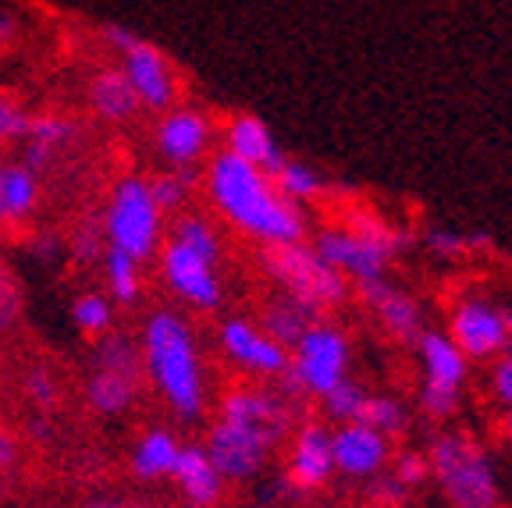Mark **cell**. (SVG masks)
Returning a JSON list of instances; mask_svg holds the SVG:
<instances>
[{
	"label": "cell",
	"instance_id": "7c38bea8",
	"mask_svg": "<svg viewBox=\"0 0 512 508\" xmlns=\"http://www.w3.org/2000/svg\"><path fill=\"white\" fill-rule=\"evenodd\" d=\"M121 61H125L121 72H125V79L136 89L139 104L150 107V111H171V107H175L178 75L168 57H164V50L153 47V43H146L143 36H139V40L121 54Z\"/></svg>",
	"mask_w": 512,
	"mask_h": 508
},
{
	"label": "cell",
	"instance_id": "cb8c5ba5",
	"mask_svg": "<svg viewBox=\"0 0 512 508\" xmlns=\"http://www.w3.org/2000/svg\"><path fill=\"white\" fill-rule=\"evenodd\" d=\"M313 313L306 310V306H299L296 299H288V295H278V299L267 302V310H264V334L267 338H274V342L281 345V349H296V342L303 338L306 331H310L313 324Z\"/></svg>",
	"mask_w": 512,
	"mask_h": 508
},
{
	"label": "cell",
	"instance_id": "f5cc1de1",
	"mask_svg": "<svg viewBox=\"0 0 512 508\" xmlns=\"http://www.w3.org/2000/svg\"><path fill=\"white\" fill-rule=\"evenodd\" d=\"M495 508H509V505H502V501H498V505H495Z\"/></svg>",
	"mask_w": 512,
	"mask_h": 508
},
{
	"label": "cell",
	"instance_id": "ac0fdd59",
	"mask_svg": "<svg viewBox=\"0 0 512 508\" xmlns=\"http://www.w3.org/2000/svg\"><path fill=\"white\" fill-rule=\"evenodd\" d=\"M356 288H360V299L377 313L381 327L392 334L395 342H420L424 317H420V302H416L413 295L392 288L384 278L363 281V285H356Z\"/></svg>",
	"mask_w": 512,
	"mask_h": 508
},
{
	"label": "cell",
	"instance_id": "7a4b0ae2",
	"mask_svg": "<svg viewBox=\"0 0 512 508\" xmlns=\"http://www.w3.org/2000/svg\"><path fill=\"white\" fill-rule=\"evenodd\" d=\"M143 370L168 398V405L185 420H200L207 409L200 352L189 324L178 313L160 310L143 327Z\"/></svg>",
	"mask_w": 512,
	"mask_h": 508
},
{
	"label": "cell",
	"instance_id": "f907efd6",
	"mask_svg": "<svg viewBox=\"0 0 512 508\" xmlns=\"http://www.w3.org/2000/svg\"><path fill=\"white\" fill-rule=\"evenodd\" d=\"M89 508H125V505H89Z\"/></svg>",
	"mask_w": 512,
	"mask_h": 508
},
{
	"label": "cell",
	"instance_id": "836d02e7",
	"mask_svg": "<svg viewBox=\"0 0 512 508\" xmlns=\"http://www.w3.org/2000/svg\"><path fill=\"white\" fill-rule=\"evenodd\" d=\"M171 239L189 246L192 253L207 256V260H221V239H217V231L210 221H203L200 214H185L178 217L175 231H171Z\"/></svg>",
	"mask_w": 512,
	"mask_h": 508
},
{
	"label": "cell",
	"instance_id": "d590c367",
	"mask_svg": "<svg viewBox=\"0 0 512 508\" xmlns=\"http://www.w3.org/2000/svg\"><path fill=\"white\" fill-rule=\"evenodd\" d=\"M320 402H324V413H328L331 420H338V423H360L363 405H367V391L352 381V377H345V381L338 384V388H331L328 395L320 398Z\"/></svg>",
	"mask_w": 512,
	"mask_h": 508
},
{
	"label": "cell",
	"instance_id": "30bf717a",
	"mask_svg": "<svg viewBox=\"0 0 512 508\" xmlns=\"http://www.w3.org/2000/svg\"><path fill=\"white\" fill-rule=\"evenodd\" d=\"M448 338L456 342V349L466 359H498L512 342L505 310L491 299H480V295H466L452 306Z\"/></svg>",
	"mask_w": 512,
	"mask_h": 508
},
{
	"label": "cell",
	"instance_id": "db71d44e",
	"mask_svg": "<svg viewBox=\"0 0 512 508\" xmlns=\"http://www.w3.org/2000/svg\"><path fill=\"white\" fill-rule=\"evenodd\" d=\"M260 508H278V505H260Z\"/></svg>",
	"mask_w": 512,
	"mask_h": 508
},
{
	"label": "cell",
	"instance_id": "7dc6e473",
	"mask_svg": "<svg viewBox=\"0 0 512 508\" xmlns=\"http://www.w3.org/2000/svg\"><path fill=\"white\" fill-rule=\"evenodd\" d=\"M502 434H505V441H509V448H512V413L505 416V423H502Z\"/></svg>",
	"mask_w": 512,
	"mask_h": 508
},
{
	"label": "cell",
	"instance_id": "4fadbf2b",
	"mask_svg": "<svg viewBox=\"0 0 512 508\" xmlns=\"http://www.w3.org/2000/svg\"><path fill=\"white\" fill-rule=\"evenodd\" d=\"M331 459L342 477L370 480L392 462V437H384L367 423H342L331 434Z\"/></svg>",
	"mask_w": 512,
	"mask_h": 508
},
{
	"label": "cell",
	"instance_id": "8fae6325",
	"mask_svg": "<svg viewBox=\"0 0 512 508\" xmlns=\"http://www.w3.org/2000/svg\"><path fill=\"white\" fill-rule=\"evenodd\" d=\"M160 270L164 281L178 299L192 302L196 310H217L221 306V278H217V260L192 253L189 246L168 239L160 249Z\"/></svg>",
	"mask_w": 512,
	"mask_h": 508
},
{
	"label": "cell",
	"instance_id": "816d5d0a",
	"mask_svg": "<svg viewBox=\"0 0 512 508\" xmlns=\"http://www.w3.org/2000/svg\"><path fill=\"white\" fill-rule=\"evenodd\" d=\"M185 508H207V505H185Z\"/></svg>",
	"mask_w": 512,
	"mask_h": 508
},
{
	"label": "cell",
	"instance_id": "52a82bcc",
	"mask_svg": "<svg viewBox=\"0 0 512 508\" xmlns=\"http://www.w3.org/2000/svg\"><path fill=\"white\" fill-rule=\"evenodd\" d=\"M107 246L132 256L136 263H146L160 253V231H164V214L157 210L150 196V185L143 178H125L114 185L111 203L104 214Z\"/></svg>",
	"mask_w": 512,
	"mask_h": 508
},
{
	"label": "cell",
	"instance_id": "8d00e7d4",
	"mask_svg": "<svg viewBox=\"0 0 512 508\" xmlns=\"http://www.w3.org/2000/svg\"><path fill=\"white\" fill-rule=\"evenodd\" d=\"M32 125V114L25 111V104L18 96H11L8 89H0V146H18L25 143Z\"/></svg>",
	"mask_w": 512,
	"mask_h": 508
},
{
	"label": "cell",
	"instance_id": "9c48e42d",
	"mask_svg": "<svg viewBox=\"0 0 512 508\" xmlns=\"http://www.w3.org/2000/svg\"><path fill=\"white\" fill-rule=\"evenodd\" d=\"M221 420L256 434L264 445L278 448L292 430V398L271 388L239 384L221 398Z\"/></svg>",
	"mask_w": 512,
	"mask_h": 508
},
{
	"label": "cell",
	"instance_id": "1f68e13d",
	"mask_svg": "<svg viewBox=\"0 0 512 508\" xmlns=\"http://www.w3.org/2000/svg\"><path fill=\"white\" fill-rule=\"evenodd\" d=\"M360 423L381 430L384 437H399V434H406V427H409V413H406V405L395 402V398L367 395V405H363Z\"/></svg>",
	"mask_w": 512,
	"mask_h": 508
},
{
	"label": "cell",
	"instance_id": "7bdbcfd3",
	"mask_svg": "<svg viewBox=\"0 0 512 508\" xmlns=\"http://www.w3.org/2000/svg\"><path fill=\"white\" fill-rule=\"evenodd\" d=\"M32 256H40V260H57V256H64V249H68V242L57 235V231H36L29 242Z\"/></svg>",
	"mask_w": 512,
	"mask_h": 508
},
{
	"label": "cell",
	"instance_id": "3957f363",
	"mask_svg": "<svg viewBox=\"0 0 512 508\" xmlns=\"http://www.w3.org/2000/svg\"><path fill=\"white\" fill-rule=\"evenodd\" d=\"M402 246H409V231L392 228L374 210H352L345 228H324L313 239V253L356 285L384 278V270Z\"/></svg>",
	"mask_w": 512,
	"mask_h": 508
},
{
	"label": "cell",
	"instance_id": "6da1fadb",
	"mask_svg": "<svg viewBox=\"0 0 512 508\" xmlns=\"http://www.w3.org/2000/svg\"><path fill=\"white\" fill-rule=\"evenodd\" d=\"M207 196L217 207V214L249 239L264 242V246H288V242H303L306 217L296 203H288L278 192L271 175L246 160L232 157L221 150L207 167Z\"/></svg>",
	"mask_w": 512,
	"mask_h": 508
},
{
	"label": "cell",
	"instance_id": "f6af8a7d",
	"mask_svg": "<svg viewBox=\"0 0 512 508\" xmlns=\"http://www.w3.org/2000/svg\"><path fill=\"white\" fill-rule=\"evenodd\" d=\"M15 459H18V445H15V437L8 434V430L0 427V473L8 466H15Z\"/></svg>",
	"mask_w": 512,
	"mask_h": 508
},
{
	"label": "cell",
	"instance_id": "5b68a950",
	"mask_svg": "<svg viewBox=\"0 0 512 508\" xmlns=\"http://www.w3.org/2000/svg\"><path fill=\"white\" fill-rule=\"evenodd\" d=\"M264 270L285 288L288 299L317 317V313L338 310L349 302V281L331 270L328 263L313 253L306 242H288V246H267L264 249Z\"/></svg>",
	"mask_w": 512,
	"mask_h": 508
},
{
	"label": "cell",
	"instance_id": "4dcf8cb0",
	"mask_svg": "<svg viewBox=\"0 0 512 508\" xmlns=\"http://www.w3.org/2000/svg\"><path fill=\"white\" fill-rule=\"evenodd\" d=\"M274 185H278V192L288 199V203H310V199H317L320 192H324V178L317 175V167L303 164V160H285V167H281L278 175H274Z\"/></svg>",
	"mask_w": 512,
	"mask_h": 508
},
{
	"label": "cell",
	"instance_id": "8992f818",
	"mask_svg": "<svg viewBox=\"0 0 512 508\" xmlns=\"http://www.w3.org/2000/svg\"><path fill=\"white\" fill-rule=\"evenodd\" d=\"M349 359L352 345L345 338V331H338L335 324H324V320H313L310 331L296 342V349L288 352V370L281 374L288 398H324L331 388H338L349 377Z\"/></svg>",
	"mask_w": 512,
	"mask_h": 508
},
{
	"label": "cell",
	"instance_id": "11a10c76",
	"mask_svg": "<svg viewBox=\"0 0 512 508\" xmlns=\"http://www.w3.org/2000/svg\"><path fill=\"white\" fill-rule=\"evenodd\" d=\"M139 508H146V505H139Z\"/></svg>",
	"mask_w": 512,
	"mask_h": 508
},
{
	"label": "cell",
	"instance_id": "9a60e30c",
	"mask_svg": "<svg viewBox=\"0 0 512 508\" xmlns=\"http://www.w3.org/2000/svg\"><path fill=\"white\" fill-rule=\"evenodd\" d=\"M335 473V459H331V430L320 423H303L292 437V452H288L285 466V487L292 494H310L320 491Z\"/></svg>",
	"mask_w": 512,
	"mask_h": 508
},
{
	"label": "cell",
	"instance_id": "83f0119b",
	"mask_svg": "<svg viewBox=\"0 0 512 508\" xmlns=\"http://www.w3.org/2000/svg\"><path fill=\"white\" fill-rule=\"evenodd\" d=\"M178 441L168 434V430H150L143 434L139 441L136 455H132V466L143 480H160V477H171L175 473V462H178Z\"/></svg>",
	"mask_w": 512,
	"mask_h": 508
},
{
	"label": "cell",
	"instance_id": "4316f807",
	"mask_svg": "<svg viewBox=\"0 0 512 508\" xmlns=\"http://www.w3.org/2000/svg\"><path fill=\"white\" fill-rule=\"evenodd\" d=\"M136 395H139V381H132V377H121V374H111V370H93V377H89V384H86L89 405H93L96 413H104V416L125 413L128 405L136 402Z\"/></svg>",
	"mask_w": 512,
	"mask_h": 508
},
{
	"label": "cell",
	"instance_id": "bcb514c9",
	"mask_svg": "<svg viewBox=\"0 0 512 508\" xmlns=\"http://www.w3.org/2000/svg\"><path fill=\"white\" fill-rule=\"evenodd\" d=\"M15 36H18V22L11 15H4V11H0V54H4V50L15 43Z\"/></svg>",
	"mask_w": 512,
	"mask_h": 508
},
{
	"label": "cell",
	"instance_id": "b9f144b4",
	"mask_svg": "<svg viewBox=\"0 0 512 508\" xmlns=\"http://www.w3.org/2000/svg\"><path fill=\"white\" fill-rule=\"evenodd\" d=\"M491 388H495L498 402L512 413V352H502V356H498L495 370H491Z\"/></svg>",
	"mask_w": 512,
	"mask_h": 508
},
{
	"label": "cell",
	"instance_id": "681fc988",
	"mask_svg": "<svg viewBox=\"0 0 512 508\" xmlns=\"http://www.w3.org/2000/svg\"><path fill=\"white\" fill-rule=\"evenodd\" d=\"M367 508H406V505H367Z\"/></svg>",
	"mask_w": 512,
	"mask_h": 508
},
{
	"label": "cell",
	"instance_id": "d6a6232c",
	"mask_svg": "<svg viewBox=\"0 0 512 508\" xmlns=\"http://www.w3.org/2000/svg\"><path fill=\"white\" fill-rule=\"evenodd\" d=\"M72 317H75V324H79V331L86 334V338H100V334L111 331L114 306H111V299H107V295L86 292V295H79V299L72 302Z\"/></svg>",
	"mask_w": 512,
	"mask_h": 508
},
{
	"label": "cell",
	"instance_id": "2e32d148",
	"mask_svg": "<svg viewBox=\"0 0 512 508\" xmlns=\"http://www.w3.org/2000/svg\"><path fill=\"white\" fill-rule=\"evenodd\" d=\"M221 345L235 366L256 377H281L288 370V349H281L274 338H267L264 327L249 324L242 317L224 320Z\"/></svg>",
	"mask_w": 512,
	"mask_h": 508
},
{
	"label": "cell",
	"instance_id": "7402d4cb",
	"mask_svg": "<svg viewBox=\"0 0 512 508\" xmlns=\"http://www.w3.org/2000/svg\"><path fill=\"white\" fill-rule=\"evenodd\" d=\"M171 477L182 484L189 505L214 508L217 501H221V494H224L221 473H217L214 462H210V455L203 452L200 445H182V448H178V462H175V473H171Z\"/></svg>",
	"mask_w": 512,
	"mask_h": 508
},
{
	"label": "cell",
	"instance_id": "44dd1931",
	"mask_svg": "<svg viewBox=\"0 0 512 508\" xmlns=\"http://www.w3.org/2000/svg\"><path fill=\"white\" fill-rule=\"evenodd\" d=\"M40 175L22 160H0V228H18L40 207Z\"/></svg>",
	"mask_w": 512,
	"mask_h": 508
},
{
	"label": "cell",
	"instance_id": "e575fe53",
	"mask_svg": "<svg viewBox=\"0 0 512 508\" xmlns=\"http://www.w3.org/2000/svg\"><path fill=\"white\" fill-rule=\"evenodd\" d=\"M68 249L79 263H100L107 253V231H104V217H82L75 224L72 239H68Z\"/></svg>",
	"mask_w": 512,
	"mask_h": 508
},
{
	"label": "cell",
	"instance_id": "74e56055",
	"mask_svg": "<svg viewBox=\"0 0 512 508\" xmlns=\"http://www.w3.org/2000/svg\"><path fill=\"white\" fill-rule=\"evenodd\" d=\"M25 398H29L36 409H43V413L57 409L61 391H57V377L50 374L47 366H32L29 374H25Z\"/></svg>",
	"mask_w": 512,
	"mask_h": 508
},
{
	"label": "cell",
	"instance_id": "ee69618b",
	"mask_svg": "<svg viewBox=\"0 0 512 508\" xmlns=\"http://www.w3.org/2000/svg\"><path fill=\"white\" fill-rule=\"evenodd\" d=\"M104 40L111 43V47L118 50V54H125V50L132 47V43H136L139 36L132 29H125V25H104Z\"/></svg>",
	"mask_w": 512,
	"mask_h": 508
},
{
	"label": "cell",
	"instance_id": "d4e9b609",
	"mask_svg": "<svg viewBox=\"0 0 512 508\" xmlns=\"http://www.w3.org/2000/svg\"><path fill=\"white\" fill-rule=\"evenodd\" d=\"M96 370H111V374L132 377V381H143V349H139L128 334L107 331L96 338Z\"/></svg>",
	"mask_w": 512,
	"mask_h": 508
},
{
	"label": "cell",
	"instance_id": "f546056e",
	"mask_svg": "<svg viewBox=\"0 0 512 508\" xmlns=\"http://www.w3.org/2000/svg\"><path fill=\"white\" fill-rule=\"evenodd\" d=\"M424 249L434 260H459V256L491 249V235L484 231H456V228H427Z\"/></svg>",
	"mask_w": 512,
	"mask_h": 508
},
{
	"label": "cell",
	"instance_id": "ab89813d",
	"mask_svg": "<svg viewBox=\"0 0 512 508\" xmlns=\"http://www.w3.org/2000/svg\"><path fill=\"white\" fill-rule=\"evenodd\" d=\"M409 491L395 480V473H377L367 480V505H406Z\"/></svg>",
	"mask_w": 512,
	"mask_h": 508
},
{
	"label": "cell",
	"instance_id": "e0dca14e",
	"mask_svg": "<svg viewBox=\"0 0 512 508\" xmlns=\"http://www.w3.org/2000/svg\"><path fill=\"white\" fill-rule=\"evenodd\" d=\"M214 125L196 107H171L157 128V150L171 167H189L207 153Z\"/></svg>",
	"mask_w": 512,
	"mask_h": 508
},
{
	"label": "cell",
	"instance_id": "f1b7e54d",
	"mask_svg": "<svg viewBox=\"0 0 512 508\" xmlns=\"http://www.w3.org/2000/svg\"><path fill=\"white\" fill-rule=\"evenodd\" d=\"M104 278H107V288H111V299L128 306V302H136L143 295V263H136L132 256L118 253V249L107 246L104 253Z\"/></svg>",
	"mask_w": 512,
	"mask_h": 508
},
{
	"label": "cell",
	"instance_id": "f35d334b",
	"mask_svg": "<svg viewBox=\"0 0 512 508\" xmlns=\"http://www.w3.org/2000/svg\"><path fill=\"white\" fill-rule=\"evenodd\" d=\"M392 473L406 491H416V487H424L431 480V466H427V455L424 452H399L392 462Z\"/></svg>",
	"mask_w": 512,
	"mask_h": 508
},
{
	"label": "cell",
	"instance_id": "60d3db41",
	"mask_svg": "<svg viewBox=\"0 0 512 508\" xmlns=\"http://www.w3.org/2000/svg\"><path fill=\"white\" fill-rule=\"evenodd\" d=\"M18 310H22V292H18L8 263H4V253H0V331L15 324Z\"/></svg>",
	"mask_w": 512,
	"mask_h": 508
},
{
	"label": "cell",
	"instance_id": "277c9868",
	"mask_svg": "<svg viewBox=\"0 0 512 508\" xmlns=\"http://www.w3.org/2000/svg\"><path fill=\"white\" fill-rule=\"evenodd\" d=\"M427 466L452 508H495L502 501L488 448L473 434L459 430L438 434L427 452Z\"/></svg>",
	"mask_w": 512,
	"mask_h": 508
},
{
	"label": "cell",
	"instance_id": "ba28073f",
	"mask_svg": "<svg viewBox=\"0 0 512 508\" xmlns=\"http://www.w3.org/2000/svg\"><path fill=\"white\" fill-rule=\"evenodd\" d=\"M416 345H420V366H424L420 405L434 420H448L459 409V391H463L466 374H470V359L441 331H424Z\"/></svg>",
	"mask_w": 512,
	"mask_h": 508
},
{
	"label": "cell",
	"instance_id": "ffe728a7",
	"mask_svg": "<svg viewBox=\"0 0 512 508\" xmlns=\"http://www.w3.org/2000/svg\"><path fill=\"white\" fill-rule=\"evenodd\" d=\"M75 139H79V125L72 118H64V114H32V125L29 135H25V157L22 164L36 175L50 171L64 153L72 150Z\"/></svg>",
	"mask_w": 512,
	"mask_h": 508
},
{
	"label": "cell",
	"instance_id": "603a6c76",
	"mask_svg": "<svg viewBox=\"0 0 512 508\" xmlns=\"http://www.w3.org/2000/svg\"><path fill=\"white\" fill-rule=\"evenodd\" d=\"M89 107H93L96 118L114 121V125L132 121L143 111L136 89H132V82L125 79L121 68H104V72L93 75V82H89Z\"/></svg>",
	"mask_w": 512,
	"mask_h": 508
},
{
	"label": "cell",
	"instance_id": "484cf974",
	"mask_svg": "<svg viewBox=\"0 0 512 508\" xmlns=\"http://www.w3.org/2000/svg\"><path fill=\"white\" fill-rule=\"evenodd\" d=\"M146 185H150V196H153V203H157L160 214H175V210H182L185 203H189L192 192L203 185V175H200V167L196 164L171 167V171L153 175Z\"/></svg>",
	"mask_w": 512,
	"mask_h": 508
},
{
	"label": "cell",
	"instance_id": "c3c4849f",
	"mask_svg": "<svg viewBox=\"0 0 512 508\" xmlns=\"http://www.w3.org/2000/svg\"><path fill=\"white\" fill-rule=\"evenodd\" d=\"M505 324H509V338H512V306L505 310ZM509 345H512V342H509Z\"/></svg>",
	"mask_w": 512,
	"mask_h": 508
},
{
	"label": "cell",
	"instance_id": "d6986e66",
	"mask_svg": "<svg viewBox=\"0 0 512 508\" xmlns=\"http://www.w3.org/2000/svg\"><path fill=\"white\" fill-rule=\"evenodd\" d=\"M224 150L232 153V157L246 160V164L260 167L271 178L278 175L288 160V153L281 150L271 128L260 118H253V114H239V118L228 121V128H224Z\"/></svg>",
	"mask_w": 512,
	"mask_h": 508
},
{
	"label": "cell",
	"instance_id": "5bb4252c",
	"mask_svg": "<svg viewBox=\"0 0 512 508\" xmlns=\"http://www.w3.org/2000/svg\"><path fill=\"white\" fill-rule=\"evenodd\" d=\"M203 452L210 455V462H214V469L221 473V480L242 484V480H253L256 473L267 466L274 448L264 445V441H260L256 434H249V430L217 420Z\"/></svg>",
	"mask_w": 512,
	"mask_h": 508
}]
</instances>
